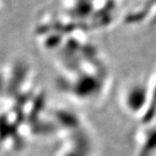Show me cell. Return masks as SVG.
<instances>
[{
  "label": "cell",
  "instance_id": "1",
  "mask_svg": "<svg viewBox=\"0 0 156 156\" xmlns=\"http://www.w3.org/2000/svg\"><path fill=\"white\" fill-rule=\"evenodd\" d=\"M147 90L141 84L132 86L126 93V105L132 111L140 109L143 103L147 101Z\"/></svg>",
  "mask_w": 156,
  "mask_h": 156
}]
</instances>
